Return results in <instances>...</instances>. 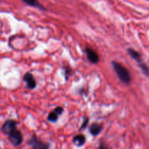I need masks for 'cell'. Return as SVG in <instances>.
<instances>
[{"instance_id": "obj_6", "label": "cell", "mask_w": 149, "mask_h": 149, "mask_svg": "<svg viewBox=\"0 0 149 149\" xmlns=\"http://www.w3.org/2000/svg\"><path fill=\"white\" fill-rule=\"evenodd\" d=\"M86 53H87V58L92 63H97L99 61V56L97 52L94 49L90 47L86 48Z\"/></svg>"}, {"instance_id": "obj_4", "label": "cell", "mask_w": 149, "mask_h": 149, "mask_svg": "<svg viewBox=\"0 0 149 149\" xmlns=\"http://www.w3.org/2000/svg\"><path fill=\"white\" fill-rule=\"evenodd\" d=\"M17 122L15 120H13V119L6 120L4 123L2 125V126H1V132L4 135H8L11 131L17 128Z\"/></svg>"}, {"instance_id": "obj_1", "label": "cell", "mask_w": 149, "mask_h": 149, "mask_svg": "<svg viewBox=\"0 0 149 149\" xmlns=\"http://www.w3.org/2000/svg\"><path fill=\"white\" fill-rule=\"evenodd\" d=\"M112 66H113V70L115 71L116 74H117L118 77L120 79L122 82L125 84H129L132 80L130 73L128 71L127 68H125L122 64L116 62V61H112L111 62Z\"/></svg>"}, {"instance_id": "obj_11", "label": "cell", "mask_w": 149, "mask_h": 149, "mask_svg": "<svg viewBox=\"0 0 149 149\" xmlns=\"http://www.w3.org/2000/svg\"><path fill=\"white\" fill-rule=\"evenodd\" d=\"M54 111H55L60 116V115L62 114L63 112V109L61 106H58V107L55 108V109H54Z\"/></svg>"}, {"instance_id": "obj_5", "label": "cell", "mask_w": 149, "mask_h": 149, "mask_svg": "<svg viewBox=\"0 0 149 149\" xmlns=\"http://www.w3.org/2000/svg\"><path fill=\"white\" fill-rule=\"evenodd\" d=\"M23 79L25 81V83H26V87L29 90H33V89L36 87V81L33 76L31 73L27 72L26 74H25V75L23 76Z\"/></svg>"}, {"instance_id": "obj_2", "label": "cell", "mask_w": 149, "mask_h": 149, "mask_svg": "<svg viewBox=\"0 0 149 149\" xmlns=\"http://www.w3.org/2000/svg\"><path fill=\"white\" fill-rule=\"evenodd\" d=\"M127 52L128 53H129V55L132 57V59H134L137 63H138V65H139L140 68H141L143 72L146 75L149 76V68L142 61L141 54L138 52H137V51H135V49H132V48H128Z\"/></svg>"}, {"instance_id": "obj_10", "label": "cell", "mask_w": 149, "mask_h": 149, "mask_svg": "<svg viewBox=\"0 0 149 149\" xmlns=\"http://www.w3.org/2000/svg\"><path fill=\"white\" fill-rule=\"evenodd\" d=\"M58 117H59V115L53 110L48 114L47 120L51 122H56L58 121Z\"/></svg>"}, {"instance_id": "obj_9", "label": "cell", "mask_w": 149, "mask_h": 149, "mask_svg": "<svg viewBox=\"0 0 149 149\" xmlns=\"http://www.w3.org/2000/svg\"><path fill=\"white\" fill-rule=\"evenodd\" d=\"M23 2L26 3V4H29V5L31 6V7H36V8L40 9L42 10H46V8L42 4H41L39 1H36V0H31V1H25L24 0Z\"/></svg>"}, {"instance_id": "obj_8", "label": "cell", "mask_w": 149, "mask_h": 149, "mask_svg": "<svg viewBox=\"0 0 149 149\" xmlns=\"http://www.w3.org/2000/svg\"><path fill=\"white\" fill-rule=\"evenodd\" d=\"M73 142H74V143L77 146H83L85 143L86 138L84 137V135L79 134V135H77L74 137V140H73Z\"/></svg>"}, {"instance_id": "obj_7", "label": "cell", "mask_w": 149, "mask_h": 149, "mask_svg": "<svg viewBox=\"0 0 149 149\" xmlns=\"http://www.w3.org/2000/svg\"><path fill=\"white\" fill-rule=\"evenodd\" d=\"M102 129H103V127H102L101 125L97 123H94L90 127V129L89 130H90V132L91 133L92 135L97 136L101 132Z\"/></svg>"}, {"instance_id": "obj_13", "label": "cell", "mask_w": 149, "mask_h": 149, "mask_svg": "<svg viewBox=\"0 0 149 149\" xmlns=\"http://www.w3.org/2000/svg\"><path fill=\"white\" fill-rule=\"evenodd\" d=\"M99 149H109V147L103 143H100L99 145Z\"/></svg>"}, {"instance_id": "obj_3", "label": "cell", "mask_w": 149, "mask_h": 149, "mask_svg": "<svg viewBox=\"0 0 149 149\" xmlns=\"http://www.w3.org/2000/svg\"><path fill=\"white\" fill-rule=\"evenodd\" d=\"M7 136H8L9 141L14 146H18L23 142V135L20 131L18 130L17 128L11 131Z\"/></svg>"}, {"instance_id": "obj_12", "label": "cell", "mask_w": 149, "mask_h": 149, "mask_svg": "<svg viewBox=\"0 0 149 149\" xmlns=\"http://www.w3.org/2000/svg\"><path fill=\"white\" fill-rule=\"evenodd\" d=\"M88 122H89V119H88V118H87V117L84 118V122H83V124H82V125H81V128H80V129H81V130L84 129V128H85L86 127H87V125H88Z\"/></svg>"}]
</instances>
